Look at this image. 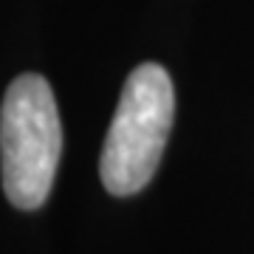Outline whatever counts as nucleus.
<instances>
[{"label":"nucleus","instance_id":"f257e3e1","mask_svg":"<svg viewBox=\"0 0 254 254\" xmlns=\"http://www.w3.org/2000/svg\"><path fill=\"white\" fill-rule=\"evenodd\" d=\"M63 153V125L54 91L40 73H23L0 105L3 192L17 209L43 206Z\"/></svg>","mask_w":254,"mask_h":254},{"label":"nucleus","instance_id":"f03ea898","mask_svg":"<svg viewBox=\"0 0 254 254\" xmlns=\"http://www.w3.org/2000/svg\"><path fill=\"white\" fill-rule=\"evenodd\" d=\"M175 116L173 79L161 65L144 63L127 76L102 147L99 173L110 195H136L150 184Z\"/></svg>","mask_w":254,"mask_h":254}]
</instances>
